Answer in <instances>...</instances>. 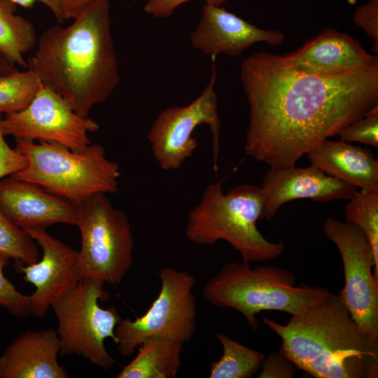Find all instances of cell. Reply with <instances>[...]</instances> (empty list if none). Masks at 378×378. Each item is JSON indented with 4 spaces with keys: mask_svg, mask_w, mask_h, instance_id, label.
Wrapping results in <instances>:
<instances>
[{
    "mask_svg": "<svg viewBox=\"0 0 378 378\" xmlns=\"http://www.w3.org/2000/svg\"><path fill=\"white\" fill-rule=\"evenodd\" d=\"M249 106L245 153L270 167L295 166L378 104V62L346 73L295 69L283 55L255 52L241 64Z\"/></svg>",
    "mask_w": 378,
    "mask_h": 378,
    "instance_id": "obj_1",
    "label": "cell"
},
{
    "mask_svg": "<svg viewBox=\"0 0 378 378\" xmlns=\"http://www.w3.org/2000/svg\"><path fill=\"white\" fill-rule=\"evenodd\" d=\"M42 85L80 116L107 100L120 82L108 0H99L66 27L45 30L27 61Z\"/></svg>",
    "mask_w": 378,
    "mask_h": 378,
    "instance_id": "obj_2",
    "label": "cell"
},
{
    "mask_svg": "<svg viewBox=\"0 0 378 378\" xmlns=\"http://www.w3.org/2000/svg\"><path fill=\"white\" fill-rule=\"evenodd\" d=\"M262 321L298 370L316 378L378 377V340L355 323L338 295L330 292L286 324Z\"/></svg>",
    "mask_w": 378,
    "mask_h": 378,
    "instance_id": "obj_3",
    "label": "cell"
},
{
    "mask_svg": "<svg viewBox=\"0 0 378 378\" xmlns=\"http://www.w3.org/2000/svg\"><path fill=\"white\" fill-rule=\"evenodd\" d=\"M262 206L260 186L244 183L224 193L221 181L210 183L188 214L186 237L201 246L225 241L249 263L276 258L285 245L268 241L258 230Z\"/></svg>",
    "mask_w": 378,
    "mask_h": 378,
    "instance_id": "obj_4",
    "label": "cell"
},
{
    "mask_svg": "<svg viewBox=\"0 0 378 378\" xmlns=\"http://www.w3.org/2000/svg\"><path fill=\"white\" fill-rule=\"evenodd\" d=\"M331 291L307 284L295 286L289 271L270 265L251 267L249 262L224 265L209 279L202 295L211 304L233 309L257 330L255 315L262 311H280L295 315L323 300Z\"/></svg>",
    "mask_w": 378,
    "mask_h": 378,
    "instance_id": "obj_5",
    "label": "cell"
},
{
    "mask_svg": "<svg viewBox=\"0 0 378 378\" xmlns=\"http://www.w3.org/2000/svg\"><path fill=\"white\" fill-rule=\"evenodd\" d=\"M25 158L24 168L12 176L40 186L77 206L94 195L118 190L119 165L106 156L103 146L90 144L76 151L61 144L15 139Z\"/></svg>",
    "mask_w": 378,
    "mask_h": 378,
    "instance_id": "obj_6",
    "label": "cell"
},
{
    "mask_svg": "<svg viewBox=\"0 0 378 378\" xmlns=\"http://www.w3.org/2000/svg\"><path fill=\"white\" fill-rule=\"evenodd\" d=\"M80 234L77 271L80 280L92 279L120 284L133 261L134 240L123 211L99 193L78 205L76 225Z\"/></svg>",
    "mask_w": 378,
    "mask_h": 378,
    "instance_id": "obj_7",
    "label": "cell"
},
{
    "mask_svg": "<svg viewBox=\"0 0 378 378\" xmlns=\"http://www.w3.org/2000/svg\"><path fill=\"white\" fill-rule=\"evenodd\" d=\"M104 282L92 279L80 280L56 300L51 307L57 321L60 355H78L104 370L115 360L106 350L107 338L115 340V329L121 321L115 307L99 305L109 294Z\"/></svg>",
    "mask_w": 378,
    "mask_h": 378,
    "instance_id": "obj_8",
    "label": "cell"
},
{
    "mask_svg": "<svg viewBox=\"0 0 378 378\" xmlns=\"http://www.w3.org/2000/svg\"><path fill=\"white\" fill-rule=\"evenodd\" d=\"M161 288L149 309L134 320L122 318L115 329L114 343L121 356L132 355L151 337L189 343L197 330V302L192 293L196 279L190 273L163 267Z\"/></svg>",
    "mask_w": 378,
    "mask_h": 378,
    "instance_id": "obj_9",
    "label": "cell"
},
{
    "mask_svg": "<svg viewBox=\"0 0 378 378\" xmlns=\"http://www.w3.org/2000/svg\"><path fill=\"white\" fill-rule=\"evenodd\" d=\"M216 81L213 59L209 82L200 95L186 106L164 108L153 122L147 138L153 156L162 170L181 167L197 148L193 132L197 127L206 125L212 134L213 163L216 173L221 123L214 89Z\"/></svg>",
    "mask_w": 378,
    "mask_h": 378,
    "instance_id": "obj_10",
    "label": "cell"
},
{
    "mask_svg": "<svg viewBox=\"0 0 378 378\" xmlns=\"http://www.w3.org/2000/svg\"><path fill=\"white\" fill-rule=\"evenodd\" d=\"M323 230L343 262L344 285L338 295L355 323L378 340V279L372 247L361 230L346 221L328 218Z\"/></svg>",
    "mask_w": 378,
    "mask_h": 378,
    "instance_id": "obj_11",
    "label": "cell"
},
{
    "mask_svg": "<svg viewBox=\"0 0 378 378\" xmlns=\"http://www.w3.org/2000/svg\"><path fill=\"white\" fill-rule=\"evenodd\" d=\"M1 127L5 136L57 143L76 151L85 149L91 144L88 134L99 129L97 122L77 114L43 85L24 109L2 118Z\"/></svg>",
    "mask_w": 378,
    "mask_h": 378,
    "instance_id": "obj_12",
    "label": "cell"
},
{
    "mask_svg": "<svg viewBox=\"0 0 378 378\" xmlns=\"http://www.w3.org/2000/svg\"><path fill=\"white\" fill-rule=\"evenodd\" d=\"M25 230L43 251L41 259L29 265H18L25 281L35 290L29 295L30 314L43 317L51 304L79 281L78 251L50 234L45 227Z\"/></svg>",
    "mask_w": 378,
    "mask_h": 378,
    "instance_id": "obj_13",
    "label": "cell"
},
{
    "mask_svg": "<svg viewBox=\"0 0 378 378\" xmlns=\"http://www.w3.org/2000/svg\"><path fill=\"white\" fill-rule=\"evenodd\" d=\"M260 187L263 206L260 219L272 220L284 204L298 199L315 202L349 200L358 188L325 174L314 165L270 167Z\"/></svg>",
    "mask_w": 378,
    "mask_h": 378,
    "instance_id": "obj_14",
    "label": "cell"
},
{
    "mask_svg": "<svg viewBox=\"0 0 378 378\" xmlns=\"http://www.w3.org/2000/svg\"><path fill=\"white\" fill-rule=\"evenodd\" d=\"M189 38L192 46L205 55L237 57L257 43L278 46L285 36L280 31L260 29L224 8L205 4Z\"/></svg>",
    "mask_w": 378,
    "mask_h": 378,
    "instance_id": "obj_15",
    "label": "cell"
},
{
    "mask_svg": "<svg viewBox=\"0 0 378 378\" xmlns=\"http://www.w3.org/2000/svg\"><path fill=\"white\" fill-rule=\"evenodd\" d=\"M0 209L22 229L76 225L78 218V206L12 175L0 179Z\"/></svg>",
    "mask_w": 378,
    "mask_h": 378,
    "instance_id": "obj_16",
    "label": "cell"
},
{
    "mask_svg": "<svg viewBox=\"0 0 378 378\" xmlns=\"http://www.w3.org/2000/svg\"><path fill=\"white\" fill-rule=\"evenodd\" d=\"M283 57L295 69L319 75L343 74L378 62L357 40L333 29L322 31Z\"/></svg>",
    "mask_w": 378,
    "mask_h": 378,
    "instance_id": "obj_17",
    "label": "cell"
},
{
    "mask_svg": "<svg viewBox=\"0 0 378 378\" xmlns=\"http://www.w3.org/2000/svg\"><path fill=\"white\" fill-rule=\"evenodd\" d=\"M56 330H26L0 356V378H66Z\"/></svg>",
    "mask_w": 378,
    "mask_h": 378,
    "instance_id": "obj_18",
    "label": "cell"
},
{
    "mask_svg": "<svg viewBox=\"0 0 378 378\" xmlns=\"http://www.w3.org/2000/svg\"><path fill=\"white\" fill-rule=\"evenodd\" d=\"M306 155L328 175L361 190L378 191V160L368 148L326 139Z\"/></svg>",
    "mask_w": 378,
    "mask_h": 378,
    "instance_id": "obj_19",
    "label": "cell"
},
{
    "mask_svg": "<svg viewBox=\"0 0 378 378\" xmlns=\"http://www.w3.org/2000/svg\"><path fill=\"white\" fill-rule=\"evenodd\" d=\"M183 347V344L164 337H149L115 377L173 378L181 366Z\"/></svg>",
    "mask_w": 378,
    "mask_h": 378,
    "instance_id": "obj_20",
    "label": "cell"
},
{
    "mask_svg": "<svg viewBox=\"0 0 378 378\" xmlns=\"http://www.w3.org/2000/svg\"><path fill=\"white\" fill-rule=\"evenodd\" d=\"M16 12L12 0H0V51L15 66L27 68L24 55L36 46L37 37L33 24Z\"/></svg>",
    "mask_w": 378,
    "mask_h": 378,
    "instance_id": "obj_21",
    "label": "cell"
},
{
    "mask_svg": "<svg viewBox=\"0 0 378 378\" xmlns=\"http://www.w3.org/2000/svg\"><path fill=\"white\" fill-rule=\"evenodd\" d=\"M216 337L222 345L219 360L211 363L210 378H249L261 368L264 353L244 345L223 332Z\"/></svg>",
    "mask_w": 378,
    "mask_h": 378,
    "instance_id": "obj_22",
    "label": "cell"
},
{
    "mask_svg": "<svg viewBox=\"0 0 378 378\" xmlns=\"http://www.w3.org/2000/svg\"><path fill=\"white\" fill-rule=\"evenodd\" d=\"M345 221L359 227L370 243L378 279V191L356 190L344 208Z\"/></svg>",
    "mask_w": 378,
    "mask_h": 378,
    "instance_id": "obj_23",
    "label": "cell"
},
{
    "mask_svg": "<svg viewBox=\"0 0 378 378\" xmlns=\"http://www.w3.org/2000/svg\"><path fill=\"white\" fill-rule=\"evenodd\" d=\"M42 83L31 70L0 75V114L24 109L31 102Z\"/></svg>",
    "mask_w": 378,
    "mask_h": 378,
    "instance_id": "obj_24",
    "label": "cell"
},
{
    "mask_svg": "<svg viewBox=\"0 0 378 378\" xmlns=\"http://www.w3.org/2000/svg\"><path fill=\"white\" fill-rule=\"evenodd\" d=\"M0 253L18 265H29L38 260L36 241L28 232L13 223L0 209Z\"/></svg>",
    "mask_w": 378,
    "mask_h": 378,
    "instance_id": "obj_25",
    "label": "cell"
},
{
    "mask_svg": "<svg viewBox=\"0 0 378 378\" xmlns=\"http://www.w3.org/2000/svg\"><path fill=\"white\" fill-rule=\"evenodd\" d=\"M341 141L359 142L378 148V104L363 116L342 129L337 134Z\"/></svg>",
    "mask_w": 378,
    "mask_h": 378,
    "instance_id": "obj_26",
    "label": "cell"
},
{
    "mask_svg": "<svg viewBox=\"0 0 378 378\" xmlns=\"http://www.w3.org/2000/svg\"><path fill=\"white\" fill-rule=\"evenodd\" d=\"M9 260L8 256L0 253V307L12 315L22 318L30 314L29 295L18 291L5 276L4 270L8 265Z\"/></svg>",
    "mask_w": 378,
    "mask_h": 378,
    "instance_id": "obj_27",
    "label": "cell"
},
{
    "mask_svg": "<svg viewBox=\"0 0 378 378\" xmlns=\"http://www.w3.org/2000/svg\"><path fill=\"white\" fill-rule=\"evenodd\" d=\"M353 22L370 37L372 51L378 53V0H368L359 6L353 14Z\"/></svg>",
    "mask_w": 378,
    "mask_h": 378,
    "instance_id": "obj_28",
    "label": "cell"
},
{
    "mask_svg": "<svg viewBox=\"0 0 378 378\" xmlns=\"http://www.w3.org/2000/svg\"><path fill=\"white\" fill-rule=\"evenodd\" d=\"M258 378H292L298 370L295 364L279 351L265 357Z\"/></svg>",
    "mask_w": 378,
    "mask_h": 378,
    "instance_id": "obj_29",
    "label": "cell"
},
{
    "mask_svg": "<svg viewBox=\"0 0 378 378\" xmlns=\"http://www.w3.org/2000/svg\"><path fill=\"white\" fill-rule=\"evenodd\" d=\"M2 116L0 114V179L11 176L25 167V158L15 148L7 144L1 127Z\"/></svg>",
    "mask_w": 378,
    "mask_h": 378,
    "instance_id": "obj_30",
    "label": "cell"
},
{
    "mask_svg": "<svg viewBox=\"0 0 378 378\" xmlns=\"http://www.w3.org/2000/svg\"><path fill=\"white\" fill-rule=\"evenodd\" d=\"M191 0H148L144 10L157 18H165L172 15L181 5ZM228 0H204L205 4L220 6Z\"/></svg>",
    "mask_w": 378,
    "mask_h": 378,
    "instance_id": "obj_31",
    "label": "cell"
},
{
    "mask_svg": "<svg viewBox=\"0 0 378 378\" xmlns=\"http://www.w3.org/2000/svg\"><path fill=\"white\" fill-rule=\"evenodd\" d=\"M99 0H62L64 20H74Z\"/></svg>",
    "mask_w": 378,
    "mask_h": 378,
    "instance_id": "obj_32",
    "label": "cell"
},
{
    "mask_svg": "<svg viewBox=\"0 0 378 378\" xmlns=\"http://www.w3.org/2000/svg\"><path fill=\"white\" fill-rule=\"evenodd\" d=\"M15 4L25 8H32L36 2L46 5L54 14L59 23L64 20V10L62 0H12Z\"/></svg>",
    "mask_w": 378,
    "mask_h": 378,
    "instance_id": "obj_33",
    "label": "cell"
},
{
    "mask_svg": "<svg viewBox=\"0 0 378 378\" xmlns=\"http://www.w3.org/2000/svg\"><path fill=\"white\" fill-rule=\"evenodd\" d=\"M18 70L16 66L11 63L0 51V75L7 74Z\"/></svg>",
    "mask_w": 378,
    "mask_h": 378,
    "instance_id": "obj_34",
    "label": "cell"
}]
</instances>
